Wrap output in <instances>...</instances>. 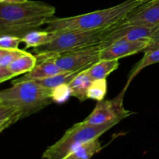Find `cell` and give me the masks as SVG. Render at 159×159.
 <instances>
[{"instance_id": "1", "label": "cell", "mask_w": 159, "mask_h": 159, "mask_svg": "<svg viewBox=\"0 0 159 159\" xmlns=\"http://www.w3.org/2000/svg\"><path fill=\"white\" fill-rule=\"evenodd\" d=\"M55 12L54 6L40 1L0 2V37L9 35L22 38L46 24Z\"/></svg>"}, {"instance_id": "2", "label": "cell", "mask_w": 159, "mask_h": 159, "mask_svg": "<svg viewBox=\"0 0 159 159\" xmlns=\"http://www.w3.org/2000/svg\"><path fill=\"white\" fill-rule=\"evenodd\" d=\"M142 2L139 0H126L112 7L82 15L63 18L52 17L48 20L44 30L60 34L68 31H91L105 29L120 23L130 11Z\"/></svg>"}, {"instance_id": "3", "label": "cell", "mask_w": 159, "mask_h": 159, "mask_svg": "<svg viewBox=\"0 0 159 159\" xmlns=\"http://www.w3.org/2000/svg\"><path fill=\"white\" fill-rule=\"evenodd\" d=\"M51 93V89L45 88L36 81L20 82L1 90L0 100L2 104L20 110L24 118L50 105L53 102Z\"/></svg>"}, {"instance_id": "4", "label": "cell", "mask_w": 159, "mask_h": 159, "mask_svg": "<svg viewBox=\"0 0 159 159\" xmlns=\"http://www.w3.org/2000/svg\"><path fill=\"white\" fill-rule=\"evenodd\" d=\"M110 121L101 125H92L82 121L67 130L63 136L48 147L42 155L43 159H65L79 146L100 138L105 132L120 122Z\"/></svg>"}, {"instance_id": "5", "label": "cell", "mask_w": 159, "mask_h": 159, "mask_svg": "<svg viewBox=\"0 0 159 159\" xmlns=\"http://www.w3.org/2000/svg\"><path fill=\"white\" fill-rule=\"evenodd\" d=\"M113 26L98 30L68 31L57 34L51 42L34 48V52L38 61L54 58L63 54L99 44Z\"/></svg>"}, {"instance_id": "6", "label": "cell", "mask_w": 159, "mask_h": 159, "mask_svg": "<svg viewBox=\"0 0 159 159\" xmlns=\"http://www.w3.org/2000/svg\"><path fill=\"white\" fill-rule=\"evenodd\" d=\"M127 89L112 100L99 101L92 113L84 120V122L92 125H101L116 120H124L131 114L124 107V96Z\"/></svg>"}, {"instance_id": "7", "label": "cell", "mask_w": 159, "mask_h": 159, "mask_svg": "<svg viewBox=\"0 0 159 159\" xmlns=\"http://www.w3.org/2000/svg\"><path fill=\"white\" fill-rule=\"evenodd\" d=\"M100 52L101 48L96 44L63 54L54 60L61 71H81L99 61Z\"/></svg>"}, {"instance_id": "8", "label": "cell", "mask_w": 159, "mask_h": 159, "mask_svg": "<svg viewBox=\"0 0 159 159\" xmlns=\"http://www.w3.org/2000/svg\"><path fill=\"white\" fill-rule=\"evenodd\" d=\"M155 30L156 28L123 25L120 22L115 24L104 36L102 40L99 43V46L101 50H102L118 41H131L150 39Z\"/></svg>"}, {"instance_id": "9", "label": "cell", "mask_w": 159, "mask_h": 159, "mask_svg": "<svg viewBox=\"0 0 159 159\" xmlns=\"http://www.w3.org/2000/svg\"><path fill=\"white\" fill-rule=\"evenodd\" d=\"M120 23L157 28L159 26V0L143 2L130 11Z\"/></svg>"}, {"instance_id": "10", "label": "cell", "mask_w": 159, "mask_h": 159, "mask_svg": "<svg viewBox=\"0 0 159 159\" xmlns=\"http://www.w3.org/2000/svg\"><path fill=\"white\" fill-rule=\"evenodd\" d=\"M148 45L149 39L116 42L101 50L100 60H119L122 57L144 51Z\"/></svg>"}, {"instance_id": "11", "label": "cell", "mask_w": 159, "mask_h": 159, "mask_svg": "<svg viewBox=\"0 0 159 159\" xmlns=\"http://www.w3.org/2000/svg\"><path fill=\"white\" fill-rule=\"evenodd\" d=\"M64 72L57 67L54 58H46L37 61L36 66L29 72L26 73L21 78L12 80V83L26 81H38L52 77L55 75Z\"/></svg>"}, {"instance_id": "12", "label": "cell", "mask_w": 159, "mask_h": 159, "mask_svg": "<svg viewBox=\"0 0 159 159\" xmlns=\"http://www.w3.org/2000/svg\"><path fill=\"white\" fill-rule=\"evenodd\" d=\"M93 81L87 72V69L78 73L74 79L68 83L71 89V96L77 98L82 102L88 99L87 92Z\"/></svg>"}, {"instance_id": "13", "label": "cell", "mask_w": 159, "mask_h": 159, "mask_svg": "<svg viewBox=\"0 0 159 159\" xmlns=\"http://www.w3.org/2000/svg\"><path fill=\"white\" fill-rule=\"evenodd\" d=\"M156 63H159V45L144 51V57L141 59V61L138 64L135 65L133 69L130 71L127 84H126L124 88L127 89L130 82L139 74L141 70H143L146 67L149 66V65H154V64Z\"/></svg>"}, {"instance_id": "14", "label": "cell", "mask_w": 159, "mask_h": 159, "mask_svg": "<svg viewBox=\"0 0 159 159\" xmlns=\"http://www.w3.org/2000/svg\"><path fill=\"white\" fill-rule=\"evenodd\" d=\"M119 65L118 60H99L87 68V72L93 80L106 79L109 75L117 69Z\"/></svg>"}, {"instance_id": "15", "label": "cell", "mask_w": 159, "mask_h": 159, "mask_svg": "<svg viewBox=\"0 0 159 159\" xmlns=\"http://www.w3.org/2000/svg\"><path fill=\"white\" fill-rule=\"evenodd\" d=\"M56 33L43 30H33L22 37V42L25 43L26 48H38L51 42L56 36Z\"/></svg>"}, {"instance_id": "16", "label": "cell", "mask_w": 159, "mask_h": 159, "mask_svg": "<svg viewBox=\"0 0 159 159\" xmlns=\"http://www.w3.org/2000/svg\"><path fill=\"white\" fill-rule=\"evenodd\" d=\"M37 64V58L36 56L30 53L26 52L24 54L19 57L8 66L11 72L16 76L30 71Z\"/></svg>"}, {"instance_id": "17", "label": "cell", "mask_w": 159, "mask_h": 159, "mask_svg": "<svg viewBox=\"0 0 159 159\" xmlns=\"http://www.w3.org/2000/svg\"><path fill=\"white\" fill-rule=\"evenodd\" d=\"M102 148V144L98 138L79 146L65 159H90L100 152Z\"/></svg>"}, {"instance_id": "18", "label": "cell", "mask_w": 159, "mask_h": 159, "mask_svg": "<svg viewBox=\"0 0 159 159\" xmlns=\"http://www.w3.org/2000/svg\"><path fill=\"white\" fill-rule=\"evenodd\" d=\"M22 118L20 110L6 104H0V127L6 129Z\"/></svg>"}, {"instance_id": "19", "label": "cell", "mask_w": 159, "mask_h": 159, "mask_svg": "<svg viewBox=\"0 0 159 159\" xmlns=\"http://www.w3.org/2000/svg\"><path fill=\"white\" fill-rule=\"evenodd\" d=\"M79 72H80V71H65V72H61L59 74L52 76V77L42 79V80L36 81V82L40 84V85H42V86L45 87V88L53 89L57 86H59V85H64V84H68Z\"/></svg>"}, {"instance_id": "20", "label": "cell", "mask_w": 159, "mask_h": 159, "mask_svg": "<svg viewBox=\"0 0 159 159\" xmlns=\"http://www.w3.org/2000/svg\"><path fill=\"white\" fill-rule=\"evenodd\" d=\"M107 93V79L93 80L87 92V98L96 101H102Z\"/></svg>"}, {"instance_id": "21", "label": "cell", "mask_w": 159, "mask_h": 159, "mask_svg": "<svg viewBox=\"0 0 159 159\" xmlns=\"http://www.w3.org/2000/svg\"><path fill=\"white\" fill-rule=\"evenodd\" d=\"M51 89H52L51 93L52 100L53 102L57 103H63L69 99L70 96H71V89L68 84H64Z\"/></svg>"}, {"instance_id": "22", "label": "cell", "mask_w": 159, "mask_h": 159, "mask_svg": "<svg viewBox=\"0 0 159 159\" xmlns=\"http://www.w3.org/2000/svg\"><path fill=\"white\" fill-rule=\"evenodd\" d=\"M22 43V38L14 36L4 35L0 37V48L5 50L19 49V45Z\"/></svg>"}, {"instance_id": "23", "label": "cell", "mask_w": 159, "mask_h": 159, "mask_svg": "<svg viewBox=\"0 0 159 159\" xmlns=\"http://www.w3.org/2000/svg\"><path fill=\"white\" fill-rule=\"evenodd\" d=\"M25 53H26V51L20 49L9 50L5 54V55L0 59V65L5 67H8L12 61H14L16 59H17L21 55L24 54Z\"/></svg>"}, {"instance_id": "24", "label": "cell", "mask_w": 159, "mask_h": 159, "mask_svg": "<svg viewBox=\"0 0 159 159\" xmlns=\"http://www.w3.org/2000/svg\"><path fill=\"white\" fill-rule=\"evenodd\" d=\"M15 75L11 72L8 67H5L0 65V83L13 79Z\"/></svg>"}, {"instance_id": "25", "label": "cell", "mask_w": 159, "mask_h": 159, "mask_svg": "<svg viewBox=\"0 0 159 159\" xmlns=\"http://www.w3.org/2000/svg\"><path fill=\"white\" fill-rule=\"evenodd\" d=\"M158 45H159V26L156 28L155 32L152 34V37L149 39V45L147 48V49L154 48V47H156Z\"/></svg>"}, {"instance_id": "26", "label": "cell", "mask_w": 159, "mask_h": 159, "mask_svg": "<svg viewBox=\"0 0 159 159\" xmlns=\"http://www.w3.org/2000/svg\"><path fill=\"white\" fill-rule=\"evenodd\" d=\"M8 51H9V50H5V49H2V48H0V59L5 55V54H6Z\"/></svg>"}, {"instance_id": "27", "label": "cell", "mask_w": 159, "mask_h": 159, "mask_svg": "<svg viewBox=\"0 0 159 159\" xmlns=\"http://www.w3.org/2000/svg\"><path fill=\"white\" fill-rule=\"evenodd\" d=\"M22 0H0V2H19Z\"/></svg>"}, {"instance_id": "28", "label": "cell", "mask_w": 159, "mask_h": 159, "mask_svg": "<svg viewBox=\"0 0 159 159\" xmlns=\"http://www.w3.org/2000/svg\"><path fill=\"white\" fill-rule=\"evenodd\" d=\"M3 130H5V129H4V128H2V127H0V133H1V132Z\"/></svg>"}, {"instance_id": "29", "label": "cell", "mask_w": 159, "mask_h": 159, "mask_svg": "<svg viewBox=\"0 0 159 159\" xmlns=\"http://www.w3.org/2000/svg\"><path fill=\"white\" fill-rule=\"evenodd\" d=\"M139 1H142V2H144V1H148V0H139Z\"/></svg>"}, {"instance_id": "30", "label": "cell", "mask_w": 159, "mask_h": 159, "mask_svg": "<svg viewBox=\"0 0 159 159\" xmlns=\"http://www.w3.org/2000/svg\"><path fill=\"white\" fill-rule=\"evenodd\" d=\"M2 103V102H1V100H0V104H1Z\"/></svg>"}]
</instances>
